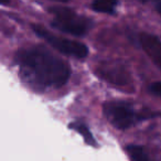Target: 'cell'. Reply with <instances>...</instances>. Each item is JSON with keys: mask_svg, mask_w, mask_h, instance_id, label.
Masks as SVG:
<instances>
[{"mask_svg": "<svg viewBox=\"0 0 161 161\" xmlns=\"http://www.w3.org/2000/svg\"><path fill=\"white\" fill-rule=\"evenodd\" d=\"M55 1H61V3H67L69 0H55Z\"/></svg>", "mask_w": 161, "mask_h": 161, "instance_id": "4fadbf2b", "label": "cell"}, {"mask_svg": "<svg viewBox=\"0 0 161 161\" xmlns=\"http://www.w3.org/2000/svg\"><path fill=\"white\" fill-rule=\"evenodd\" d=\"M32 30L39 38L44 40L52 47H54L55 50H58V52L65 54V55L72 56V58H84L88 55L87 47L83 43L69 40V39L63 38V36H58L38 25H32Z\"/></svg>", "mask_w": 161, "mask_h": 161, "instance_id": "277c9868", "label": "cell"}, {"mask_svg": "<svg viewBox=\"0 0 161 161\" xmlns=\"http://www.w3.org/2000/svg\"><path fill=\"white\" fill-rule=\"evenodd\" d=\"M104 115L114 127L128 129L138 121L148 118L151 115H145L124 102H107L104 104Z\"/></svg>", "mask_w": 161, "mask_h": 161, "instance_id": "3957f363", "label": "cell"}, {"mask_svg": "<svg viewBox=\"0 0 161 161\" xmlns=\"http://www.w3.org/2000/svg\"><path fill=\"white\" fill-rule=\"evenodd\" d=\"M50 11L53 14L52 25L58 31L76 36H85L90 29V20L77 14L69 8L51 7Z\"/></svg>", "mask_w": 161, "mask_h": 161, "instance_id": "7a4b0ae2", "label": "cell"}, {"mask_svg": "<svg viewBox=\"0 0 161 161\" xmlns=\"http://www.w3.org/2000/svg\"><path fill=\"white\" fill-rule=\"evenodd\" d=\"M157 11H158L159 14H161V1L158 3V5H157Z\"/></svg>", "mask_w": 161, "mask_h": 161, "instance_id": "8fae6325", "label": "cell"}, {"mask_svg": "<svg viewBox=\"0 0 161 161\" xmlns=\"http://www.w3.org/2000/svg\"><path fill=\"white\" fill-rule=\"evenodd\" d=\"M118 0H93L92 9L101 14H114Z\"/></svg>", "mask_w": 161, "mask_h": 161, "instance_id": "52a82bcc", "label": "cell"}, {"mask_svg": "<svg viewBox=\"0 0 161 161\" xmlns=\"http://www.w3.org/2000/svg\"><path fill=\"white\" fill-rule=\"evenodd\" d=\"M69 128L73 130H75L76 132L80 135L83 137L84 140L91 146H96V141H95L94 137H93L91 130L87 128V126L84 125L83 123H80V121H76V123H72L69 124Z\"/></svg>", "mask_w": 161, "mask_h": 161, "instance_id": "ba28073f", "label": "cell"}, {"mask_svg": "<svg viewBox=\"0 0 161 161\" xmlns=\"http://www.w3.org/2000/svg\"><path fill=\"white\" fill-rule=\"evenodd\" d=\"M126 151H127L129 158L131 159V161H150L149 156L146 152L145 148H142L141 146H127L126 147Z\"/></svg>", "mask_w": 161, "mask_h": 161, "instance_id": "9c48e42d", "label": "cell"}, {"mask_svg": "<svg viewBox=\"0 0 161 161\" xmlns=\"http://www.w3.org/2000/svg\"><path fill=\"white\" fill-rule=\"evenodd\" d=\"M142 3H149V1H153V0H140Z\"/></svg>", "mask_w": 161, "mask_h": 161, "instance_id": "5bb4252c", "label": "cell"}, {"mask_svg": "<svg viewBox=\"0 0 161 161\" xmlns=\"http://www.w3.org/2000/svg\"><path fill=\"white\" fill-rule=\"evenodd\" d=\"M150 90H151L152 93H154L158 96H161V82H157V83H153L151 86H150Z\"/></svg>", "mask_w": 161, "mask_h": 161, "instance_id": "30bf717a", "label": "cell"}, {"mask_svg": "<svg viewBox=\"0 0 161 161\" xmlns=\"http://www.w3.org/2000/svg\"><path fill=\"white\" fill-rule=\"evenodd\" d=\"M139 43L151 61L161 69V40L153 34L141 33L139 36Z\"/></svg>", "mask_w": 161, "mask_h": 161, "instance_id": "8992f818", "label": "cell"}, {"mask_svg": "<svg viewBox=\"0 0 161 161\" xmlns=\"http://www.w3.org/2000/svg\"><path fill=\"white\" fill-rule=\"evenodd\" d=\"M21 77L38 87L58 88L66 84L71 67L42 45L21 49L16 54Z\"/></svg>", "mask_w": 161, "mask_h": 161, "instance_id": "6da1fadb", "label": "cell"}, {"mask_svg": "<svg viewBox=\"0 0 161 161\" xmlns=\"http://www.w3.org/2000/svg\"><path fill=\"white\" fill-rule=\"evenodd\" d=\"M10 0H0V5H8Z\"/></svg>", "mask_w": 161, "mask_h": 161, "instance_id": "7c38bea8", "label": "cell"}, {"mask_svg": "<svg viewBox=\"0 0 161 161\" xmlns=\"http://www.w3.org/2000/svg\"><path fill=\"white\" fill-rule=\"evenodd\" d=\"M96 73L106 82L114 85H127L130 80V75L126 69L117 63H104L98 65Z\"/></svg>", "mask_w": 161, "mask_h": 161, "instance_id": "5b68a950", "label": "cell"}]
</instances>
